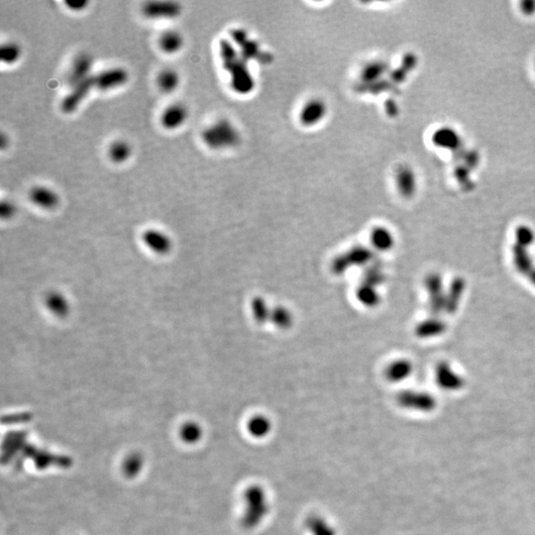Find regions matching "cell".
Here are the masks:
<instances>
[{"instance_id":"44dd1931","label":"cell","mask_w":535,"mask_h":535,"mask_svg":"<svg viewBox=\"0 0 535 535\" xmlns=\"http://www.w3.org/2000/svg\"><path fill=\"white\" fill-rule=\"evenodd\" d=\"M161 51L167 55H174L183 47V37L176 30L169 29L163 32L158 40Z\"/></svg>"},{"instance_id":"836d02e7","label":"cell","mask_w":535,"mask_h":535,"mask_svg":"<svg viewBox=\"0 0 535 535\" xmlns=\"http://www.w3.org/2000/svg\"><path fill=\"white\" fill-rule=\"evenodd\" d=\"M385 281V275L383 270L378 267H372L366 271L365 274V284H371V286L379 287Z\"/></svg>"},{"instance_id":"9a60e30c","label":"cell","mask_w":535,"mask_h":535,"mask_svg":"<svg viewBox=\"0 0 535 535\" xmlns=\"http://www.w3.org/2000/svg\"><path fill=\"white\" fill-rule=\"evenodd\" d=\"M396 185L401 197L410 199L417 190V179L415 171L408 166L399 167L396 173Z\"/></svg>"},{"instance_id":"603a6c76","label":"cell","mask_w":535,"mask_h":535,"mask_svg":"<svg viewBox=\"0 0 535 535\" xmlns=\"http://www.w3.org/2000/svg\"><path fill=\"white\" fill-rule=\"evenodd\" d=\"M356 298H357L358 302L367 309H374V307H378L381 304V300H382L377 287L365 284V282H362L358 287L357 291H356Z\"/></svg>"},{"instance_id":"8992f818","label":"cell","mask_w":535,"mask_h":535,"mask_svg":"<svg viewBox=\"0 0 535 535\" xmlns=\"http://www.w3.org/2000/svg\"><path fill=\"white\" fill-rule=\"evenodd\" d=\"M129 80V73L123 66H112L94 73V87L98 91H110L125 86Z\"/></svg>"},{"instance_id":"cb8c5ba5","label":"cell","mask_w":535,"mask_h":535,"mask_svg":"<svg viewBox=\"0 0 535 535\" xmlns=\"http://www.w3.org/2000/svg\"><path fill=\"white\" fill-rule=\"evenodd\" d=\"M144 242L154 251L165 253L171 247V241L166 234L156 229H149L143 235Z\"/></svg>"},{"instance_id":"ba28073f","label":"cell","mask_w":535,"mask_h":535,"mask_svg":"<svg viewBox=\"0 0 535 535\" xmlns=\"http://www.w3.org/2000/svg\"><path fill=\"white\" fill-rule=\"evenodd\" d=\"M424 286L428 293L429 311L434 316H439L445 311V291L442 275L433 273L427 275Z\"/></svg>"},{"instance_id":"9c48e42d","label":"cell","mask_w":535,"mask_h":535,"mask_svg":"<svg viewBox=\"0 0 535 535\" xmlns=\"http://www.w3.org/2000/svg\"><path fill=\"white\" fill-rule=\"evenodd\" d=\"M93 58L87 53H80L73 59L70 70H69L66 82L72 87L80 82L93 77Z\"/></svg>"},{"instance_id":"ab89813d","label":"cell","mask_w":535,"mask_h":535,"mask_svg":"<svg viewBox=\"0 0 535 535\" xmlns=\"http://www.w3.org/2000/svg\"><path fill=\"white\" fill-rule=\"evenodd\" d=\"M534 70H535V66H534Z\"/></svg>"},{"instance_id":"e0dca14e","label":"cell","mask_w":535,"mask_h":535,"mask_svg":"<svg viewBox=\"0 0 535 535\" xmlns=\"http://www.w3.org/2000/svg\"><path fill=\"white\" fill-rule=\"evenodd\" d=\"M466 282L463 278H455L451 282L448 291L445 293V311L448 314H454L458 311L465 293Z\"/></svg>"},{"instance_id":"d6986e66","label":"cell","mask_w":535,"mask_h":535,"mask_svg":"<svg viewBox=\"0 0 535 535\" xmlns=\"http://www.w3.org/2000/svg\"><path fill=\"white\" fill-rule=\"evenodd\" d=\"M413 371L412 362L406 359L395 360L385 369V377L389 382L401 383L406 380Z\"/></svg>"},{"instance_id":"d6a6232c","label":"cell","mask_w":535,"mask_h":535,"mask_svg":"<svg viewBox=\"0 0 535 535\" xmlns=\"http://www.w3.org/2000/svg\"><path fill=\"white\" fill-rule=\"evenodd\" d=\"M385 72V65L382 63H373L363 70L362 79L364 82H373L377 78L382 77Z\"/></svg>"},{"instance_id":"484cf974","label":"cell","mask_w":535,"mask_h":535,"mask_svg":"<svg viewBox=\"0 0 535 535\" xmlns=\"http://www.w3.org/2000/svg\"><path fill=\"white\" fill-rule=\"evenodd\" d=\"M181 84L179 73L173 69H165L161 71L157 77V86L162 93H172L178 89Z\"/></svg>"},{"instance_id":"ac0fdd59","label":"cell","mask_w":535,"mask_h":535,"mask_svg":"<svg viewBox=\"0 0 535 535\" xmlns=\"http://www.w3.org/2000/svg\"><path fill=\"white\" fill-rule=\"evenodd\" d=\"M447 325L444 320L438 318V316H433L426 319V320L421 321L415 327V334L417 337L421 339L433 338V337H438L442 335L443 333L446 332Z\"/></svg>"},{"instance_id":"e575fe53","label":"cell","mask_w":535,"mask_h":535,"mask_svg":"<svg viewBox=\"0 0 535 535\" xmlns=\"http://www.w3.org/2000/svg\"><path fill=\"white\" fill-rule=\"evenodd\" d=\"M48 305H49L51 311H54L57 314H64L68 311V304H66L65 298L60 295H51L48 298Z\"/></svg>"},{"instance_id":"7c38bea8","label":"cell","mask_w":535,"mask_h":535,"mask_svg":"<svg viewBox=\"0 0 535 535\" xmlns=\"http://www.w3.org/2000/svg\"><path fill=\"white\" fill-rule=\"evenodd\" d=\"M327 114V105L320 98H312L305 102L300 112V123L307 127L320 123Z\"/></svg>"},{"instance_id":"30bf717a","label":"cell","mask_w":535,"mask_h":535,"mask_svg":"<svg viewBox=\"0 0 535 535\" xmlns=\"http://www.w3.org/2000/svg\"><path fill=\"white\" fill-rule=\"evenodd\" d=\"M397 401L403 408L419 412H429L435 406L433 397L424 392L403 391L399 392Z\"/></svg>"},{"instance_id":"8fae6325","label":"cell","mask_w":535,"mask_h":535,"mask_svg":"<svg viewBox=\"0 0 535 535\" xmlns=\"http://www.w3.org/2000/svg\"><path fill=\"white\" fill-rule=\"evenodd\" d=\"M188 110L183 103L176 102L163 110L160 123L163 128L173 131L181 127L188 120Z\"/></svg>"},{"instance_id":"7402d4cb","label":"cell","mask_w":535,"mask_h":535,"mask_svg":"<svg viewBox=\"0 0 535 535\" xmlns=\"http://www.w3.org/2000/svg\"><path fill=\"white\" fill-rule=\"evenodd\" d=\"M513 262L516 270L521 275H529L534 270V259L528 248L514 244L513 247Z\"/></svg>"},{"instance_id":"4dcf8cb0","label":"cell","mask_w":535,"mask_h":535,"mask_svg":"<svg viewBox=\"0 0 535 535\" xmlns=\"http://www.w3.org/2000/svg\"><path fill=\"white\" fill-rule=\"evenodd\" d=\"M307 527L311 535H336L334 528L320 516H311L307 521Z\"/></svg>"},{"instance_id":"52a82bcc","label":"cell","mask_w":535,"mask_h":535,"mask_svg":"<svg viewBox=\"0 0 535 535\" xmlns=\"http://www.w3.org/2000/svg\"><path fill=\"white\" fill-rule=\"evenodd\" d=\"M93 89H96L93 75L89 79L70 87V91L66 94L65 98H63L60 103L62 112L65 114H72L77 111L82 103L87 100L89 93L93 91Z\"/></svg>"},{"instance_id":"6da1fadb","label":"cell","mask_w":535,"mask_h":535,"mask_svg":"<svg viewBox=\"0 0 535 535\" xmlns=\"http://www.w3.org/2000/svg\"><path fill=\"white\" fill-rule=\"evenodd\" d=\"M219 55L224 70L230 78L231 89L239 94H248L255 89V80L247 66V60L226 39L219 42Z\"/></svg>"},{"instance_id":"2e32d148","label":"cell","mask_w":535,"mask_h":535,"mask_svg":"<svg viewBox=\"0 0 535 535\" xmlns=\"http://www.w3.org/2000/svg\"><path fill=\"white\" fill-rule=\"evenodd\" d=\"M29 199L38 208L43 210H53L59 204L58 194L52 188L45 185H36L29 192Z\"/></svg>"},{"instance_id":"74e56055","label":"cell","mask_w":535,"mask_h":535,"mask_svg":"<svg viewBox=\"0 0 535 535\" xmlns=\"http://www.w3.org/2000/svg\"><path fill=\"white\" fill-rule=\"evenodd\" d=\"M520 11L525 15H534L535 13V1L534 0H525L520 3Z\"/></svg>"},{"instance_id":"7a4b0ae2","label":"cell","mask_w":535,"mask_h":535,"mask_svg":"<svg viewBox=\"0 0 535 535\" xmlns=\"http://www.w3.org/2000/svg\"><path fill=\"white\" fill-rule=\"evenodd\" d=\"M201 140L211 150H226L240 143V133L231 121L219 119L204 128Z\"/></svg>"},{"instance_id":"d590c367","label":"cell","mask_w":535,"mask_h":535,"mask_svg":"<svg viewBox=\"0 0 535 535\" xmlns=\"http://www.w3.org/2000/svg\"><path fill=\"white\" fill-rule=\"evenodd\" d=\"M0 212H1V217L3 219H8V218L12 217L15 213V204L9 201H2Z\"/></svg>"},{"instance_id":"1f68e13d","label":"cell","mask_w":535,"mask_h":535,"mask_svg":"<svg viewBox=\"0 0 535 535\" xmlns=\"http://www.w3.org/2000/svg\"><path fill=\"white\" fill-rule=\"evenodd\" d=\"M516 244L521 245L529 248L534 244L535 241V233L534 229L530 228L527 225H520L516 230Z\"/></svg>"},{"instance_id":"3957f363","label":"cell","mask_w":535,"mask_h":535,"mask_svg":"<svg viewBox=\"0 0 535 535\" xmlns=\"http://www.w3.org/2000/svg\"><path fill=\"white\" fill-rule=\"evenodd\" d=\"M244 502L243 525L246 528L258 527L270 511L265 491L259 486L250 487L244 493Z\"/></svg>"},{"instance_id":"4fadbf2b","label":"cell","mask_w":535,"mask_h":535,"mask_svg":"<svg viewBox=\"0 0 535 535\" xmlns=\"http://www.w3.org/2000/svg\"><path fill=\"white\" fill-rule=\"evenodd\" d=\"M436 382L447 391H457L464 386V379L447 362H440L435 369Z\"/></svg>"},{"instance_id":"8d00e7d4","label":"cell","mask_w":535,"mask_h":535,"mask_svg":"<svg viewBox=\"0 0 535 535\" xmlns=\"http://www.w3.org/2000/svg\"><path fill=\"white\" fill-rule=\"evenodd\" d=\"M65 4L70 10L80 12V11L86 9L87 6H89V1L87 0H66Z\"/></svg>"},{"instance_id":"f1b7e54d","label":"cell","mask_w":535,"mask_h":535,"mask_svg":"<svg viewBox=\"0 0 535 535\" xmlns=\"http://www.w3.org/2000/svg\"><path fill=\"white\" fill-rule=\"evenodd\" d=\"M22 56V49L17 43L9 41L0 48V61L4 65H15Z\"/></svg>"},{"instance_id":"5bb4252c","label":"cell","mask_w":535,"mask_h":535,"mask_svg":"<svg viewBox=\"0 0 535 535\" xmlns=\"http://www.w3.org/2000/svg\"><path fill=\"white\" fill-rule=\"evenodd\" d=\"M431 141L434 146L444 150L455 151L462 143V138L454 128L442 126L434 131Z\"/></svg>"},{"instance_id":"277c9868","label":"cell","mask_w":535,"mask_h":535,"mask_svg":"<svg viewBox=\"0 0 535 535\" xmlns=\"http://www.w3.org/2000/svg\"><path fill=\"white\" fill-rule=\"evenodd\" d=\"M374 255L372 254L369 248L361 246H354L348 250L345 253L339 255L332 262V271L335 275H340L345 274L349 269L354 266L366 265L369 262L373 260Z\"/></svg>"},{"instance_id":"d4e9b609","label":"cell","mask_w":535,"mask_h":535,"mask_svg":"<svg viewBox=\"0 0 535 535\" xmlns=\"http://www.w3.org/2000/svg\"><path fill=\"white\" fill-rule=\"evenodd\" d=\"M107 155L109 160L114 164H124L132 155V147L124 140H116L109 145Z\"/></svg>"},{"instance_id":"f546056e","label":"cell","mask_w":535,"mask_h":535,"mask_svg":"<svg viewBox=\"0 0 535 535\" xmlns=\"http://www.w3.org/2000/svg\"><path fill=\"white\" fill-rule=\"evenodd\" d=\"M272 309L269 307L265 298L257 297L251 302V312L253 318L259 325H265L270 321Z\"/></svg>"},{"instance_id":"4316f807","label":"cell","mask_w":535,"mask_h":535,"mask_svg":"<svg viewBox=\"0 0 535 535\" xmlns=\"http://www.w3.org/2000/svg\"><path fill=\"white\" fill-rule=\"evenodd\" d=\"M248 431L253 437H266L272 430L271 420L265 415H258L251 417L247 424Z\"/></svg>"},{"instance_id":"f35d334b","label":"cell","mask_w":535,"mask_h":535,"mask_svg":"<svg viewBox=\"0 0 535 535\" xmlns=\"http://www.w3.org/2000/svg\"><path fill=\"white\" fill-rule=\"evenodd\" d=\"M527 277L528 279H529L530 282H532V284L535 287V268L532 271V273L527 275Z\"/></svg>"},{"instance_id":"ffe728a7","label":"cell","mask_w":535,"mask_h":535,"mask_svg":"<svg viewBox=\"0 0 535 535\" xmlns=\"http://www.w3.org/2000/svg\"><path fill=\"white\" fill-rule=\"evenodd\" d=\"M370 242H371L372 247L380 252L391 251L396 244L394 234L387 227L383 226H378L372 229L371 234H370Z\"/></svg>"},{"instance_id":"83f0119b","label":"cell","mask_w":535,"mask_h":535,"mask_svg":"<svg viewBox=\"0 0 535 535\" xmlns=\"http://www.w3.org/2000/svg\"><path fill=\"white\" fill-rule=\"evenodd\" d=\"M270 321L279 329L287 330L293 325V316L289 309L279 305L272 309Z\"/></svg>"},{"instance_id":"5b68a950","label":"cell","mask_w":535,"mask_h":535,"mask_svg":"<svg viewBox=\"0 0 535 535\" xmlns=\"http://www.w3.org/2000/svg\"><path fill=\"white\" fill-rule=\"evenodd\" d=\"M142 15L150 20H171L181 15V3L172 0H151L145 2L141 8Z\"/></svg>"}]
</instances>
